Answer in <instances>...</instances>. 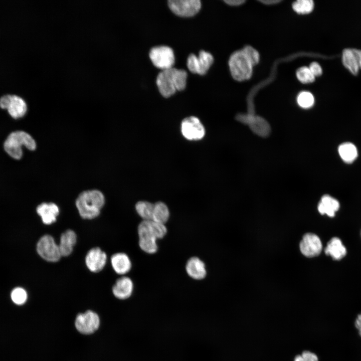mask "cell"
I'll list each match as a JSON object with an SVG mask.
<instances>
[{
  "mask_svg": "<svg viewBox=\"0 0 361 361\" xmlns=\"http://www.w3.org/2000/svg\"><path fill=\"white\" fill-rule=\"evenodd\" d=\"M187 73L183 69L170 68L162 70L157 75L156 84L160 94L169 97L186 86Z\"/></svg>",
  "mask_w": 361,
  "mask_h": 361,
  "instance_id": "1",
  "label": "cell"
},
{
  "mask_svg": "<svg viewBox=\"0 0 361 361\" xmlns=\"http://www.w3.org/2000/svg\"><path fill=\"white\" fill-rule=\"evenodd\" d=\"M105 203L103 194L96 190L82 192L76 201L80 216L84 219H93L99 216Z\"/></svg>",
  "mask_w": 361,
  "mask_h": 361,
  "instance_id": "2",
  "label": "cell"
},
{
  "mask_svg": "<svg viewBox=\"0 0 361 361\" xmlns=\"http://www.w3.org/2000/svg\"><path fill=\"white\" fill-rule=\"evenodd\" d=\"M23 146L30 150H34L36 148V143L31 135L26 132L20 130L10 133L4 144L6 152L15 159H20L22 158Z\"/></svg>",
  "mask_w": 361,
  "mask_h": 361,
  "instance_id": "3",
  "label": "cell"
},
{
  "mask_svg": "<svg viewBox=\"0 0 361 361\" xmlns=\"http://www.w3.org/2000/svg\"><path fill=\"white\" fill-rule=\"evenodd\" d=\"M229 65L232 77L237 81L248 80L252 76L253 66L242 50L232 54Z\"/></svg>",
  "mask_w": 361,
  "mask_h": 361,
  "instance_id": "4",
  "label": "cell"
},
{
  "mask_svg": "<svg viewBox=\"0 0 361 361\" xmlns=\"http://www.w3.org/2000/svg\"><path fill=\"white\" fill-rule=\"evenodd\" d=\"M149 57L153 64L162 70L172 68L175 60L173 50L166 46L152 48L149 52Z\"/></svg>",
  "mask_w": 361,
  "mask_h": 361,
  "instance_id": "5",
  "label": "cell"
},
{
  "mask_svg": "<svg viewBox=\"0 0 361 361\" xmlns=\"http://www.w3.org/2000/svg\"><path fill=\"white\" fill-rule=\"evenodd\" d=\"M0 107L8 110L14 119L23 117L27 111L25 101L20 96L14 94H6L0 98Z\"/></svg>",
  "mask_w": 361,
  "mask_h": 361,
  "instance_id": "6",
  "label": "cell"
},
{
  "mask_svg": "<svg viewBox=\"0 0 361 361\" xmlns=\"http://www.w3.org/2000/svg\"><path fill=\"white\" fill-rule=\"evenodd\" d=\"M37 251L43 259L48 262H57L62 256L58 245L49 235H45L40 239L37 243Z\"/></svg>",
  "mask_w": 361,
  "mask_h": 361,
  "instance_id": "7",
  "label": "cell"
},
{
  "mask_svg": "<svg viewBox=\"0 0 361 361\" xmlns=\"http://www.w3.org/2000/svg\"><path fill=\"white\" fill-rule=\"evenodd\" d=\"M100 325V318L95 312L89 310L78 314L76 318L75 326L81 333L90 334L96 331Z\"/></svg>",
  "mask_w": 361,
  "mask_h": 361,
  "instance_id": "8",
  "label": "cell"
},
{
  "mask_svg": "<svg viewBox=\"0 0 361 361\" xmlns=\"http://www.w3.org/2000/svg\"><path fill=\"white\" fill-rule=\"evenodd\" d=\"M214 61L213 56L209 52L202 50L197 56L191 54L187 59V66L189 70L200 75L205 74Z\"/></svg>",
  "mask_w": 361,
  "mask_h": 361,
  "instance_id": "9",
  "label": "cell"
},
{
  "mask_svg": "<svg viewBox=\"0 0 361 361\" xmlns=\"http://www.w3.org/2000/svg\"><path fill=\"white\" fill-rule=\"evenodd\" d=\"M181 132L185 138L190 140H198L205 135V129L197 117L190 116L184 119L181 123Z\"/></svg>",
  "mask_w": 361,
  "mask_h": 361,
  "instance_id": "10",
  "label": "cell"
},
{
  "mask_svg": "<svg viewBox=\"0 0 361 361\" xmlns=\"http://www.w3.org/2000/svg\"><path fill=\"white\" fill-rule=\"evenodd\" d=\"M236 120L249 125L251 130L257 135L266 137L270 133L271 128L269 124L264 118L252 114H239Z\"/></svg>",
  "mask_w": 361,
  "mask_h": 361,
  "instance_id": "11",
  "label": "cell"
},
{
  "mask_svg": "<svg viewBox=\"0 0 361 361\" xmlns=\"http://www.w3.org/2000/svg\"><path fill=\"white\" fill-rule=\"evenodd\" d=\"M168 5L176 15L188 17L195 15L199 11L201 3L199 0H169Z\"/></svg>",
  "mask_w": 361,
  "mask_h": 361,
  "instance_id": "12",
  "label": "cell"
},
{
  "mask_svg": "<svg viewBox=\"0 0 361 361\" xmlns=\"http://www.w3.org/2000/svg\"><path fill=\"white\" fill-rule=\"evenodd\" d=\"M301 252L306 257H313L319 255L322 249L321 240L313 233L304 235L300 243Z\"/></svg>",
  "mask_w": 361,
  "mask_h": 361,
  "instance_id": "13",
  "label": "cell"
},
{
  "mask_svg": "<svg viewBox=\"0 0 361 361\" xmlns=\"http://www.w3.org/2000/svg\"><path fill=\"white\" fill-rule=\"evenodd\" d=\"M107 255L99 247L91 248L85 257V264L92 272L97 273L101 271L105 266Z\"/></svg>",
  "mask_w": 361,
  "mask_h": 361,
  "instance_id": "14",
  "label": "cell"
},
{
  "mask_svg": "<svg viewBox=\"0 0 361 361\" xmlns=\"http://www.w3.org/2000/svg\"><path fill=\"white\" fill-rule=\"evenodd\" d=\"M133 290V282L130 278L126 276L118 278L112 287V292L114 296L121 300L129 298Z\"/></svg>",
  "mask_w": 361,
  "mask_h": 361,
  "instance_id": "15",
  "label": "cell"
},
{
  "mask_svg": "<svg viewBox=\"0 0 361 361\" xmlns=\"http://www.w3.org/2000/svg\"><path fill=\"white\" fill-rule=\"evenodd\" d=\"M36 210L43 223L46 225L55 222L60 212L58 206L53 203H42L37 207Z\"/></svg>",
  "mask_w": 361,
  "mask_h": 361,
  "instance_id": "16",
  "label": "cell"
},
{
  "mask_svg": "<svg viewBox=\"0 0 361 361\" xmlns=\"http://www.w3.org/2000/svg\"><path fill=\"white\" fill-rule=\"evenodd\" d=\"M324 252L333 260L339 261L345 257L347 250L341 239L334 237L328 242L324 249Z\"/></svg>",
  "mask_w": 361,
  "mask_h": 361,
  "instance_id": "17",
  "label": "cell"
},
{
  "mask_svg": "<svg viewBox=\"0 0 361 361\" xmlns=\"http://www.w3.org/2000/svg\"><path fill=\"white\" fill-rule=\"evenodd\" d=\"M186 270L188 274L195 280H202L207 275L206 266L203 261L197 257H193L186 263Z\"/></svg>",
  "mask_w": 361,
  "mask_h": 361,
  "instance_id": "18",
  "label": "cell"
},
{
  "mask_svg": "<svg viewBox=\"0 0 361 361\" xmlns=\"http://www.w3.org/2000/svg\"><path fill=\"white\" fill-rule=\"evenodd\" d=\"M111 264L114 271L120 275L128 273L131 268V262L127 254L117 253L111 257Z\"/></svg>",
  "mask_w": 361,
  "mask_h": 361,
  "instance_id": "19",
  "label": "cell"
},
{
  "mask_svg": "<svg viewBox=\"0 0 361 361\" xmlns=\"http://www.w3.org/2000/svg\"><path fill=\"white\" fill-rule=\"evenodd\" d=\"M77 242V236L74 231L67 230L60 237L58 244L62 256H68L73 252V247Z\"/></svg>",
  "mask_w": 361,
  "mask_h": 361,
  "instance_id": "20",
  "label": "cell"
},
{
  "mask_svg": "<svg viewBox=\"0 0 361 361\" xmlns=\"http://www.w3.org/2000/svg\"><path fill=\"white\" fill-rule=\"evenodd\" d=\"M340 208L339 202L334 198L327 195L322 197L318 205V211L321 215H326L329 217H334Z\"/></svg>",
  "mask_w": 361,
  "mask_h": 361,
  "instance_id": "21",
  "label": "cell"
},
{
  "mask_svg": "<svg viewBox=\"0 0 361 361\" xmlns=\"http://www.w3.org/2000/svg\"><path fill=\"white\" fill-rule=\"evenodd\" d=\"M342 61L343 65L353 74H356L359 69L357 60L353 48H347L343 50Z\"/></svg>",
  "mask_w": 361,
  "mask_h": 361,
  "instance_id": "22",
  "label": "cell"
},
{
  "mask_svg": "<svg viewBox=\"0 0 361 361\" xmlns=\"http://www.w3.org/2000/svg\"><path fill=\"white\" fill-rule=\"evenodd\" d=\"M341 158L345 162H352L357 156V150L355 146L350 142L341 144L338 148Z\"/></svg>",
  "mask_w": 361,
  "mask_h": 361,
  "instance_id": "23",
  "label": "cell"
},
{
  "mask_svg": "<svg viewBox=\"0 0 361 361\" xmlns=\"http://www.w3.org/2000/svg\"><path fill=\"white\" fill-rule=\"evenodd\" d=\"M169 217V211L167 206L163 202L154 204L152 220L164 224Z\"/></svg>",
  "mask_w": 361,
  "mask_h": 361,
  "instance_id": "24",
  "label": "cell"
},
{
  "mask_svg": "<svg viewBox=\"0 0 361 361\" xmlns=\"http://www.w3.org/2000/svg\"><path fill=\"white\" fill-rule=\"evenodd\" d=\"M154 204L147 201H139L135 205V209L143 220H152Z\"/></svg>",
  "mask_w": 361,
  "mask_h": 361,
  "instance_id": "25",
  "label": "cell"
},
{
  "mask_svg": "<svg viewBox=\"0 0 361 361\" xmlns=\"http://www.w3.org/2000/svg\"><path fill=\"white\" fill-rule=\"evenodd\" d=\"M156 240V238L151 237L139 238V246L140 249L145 253H155L158 249Z\"/></svg>",
  "mask_w": 361,
  "mask_h": 361,
  "instance_id": "26",
  "label": "cell"
},
{
  "mask_svg": "<svg viewBox=\"0 0 361 361\" xmlns=\"http://www.w3.org/2000/svg\"><path fill=\"white\" fill-rule=\"evenodd\" d=\"M292 7L297 13L306 14L313 10L314 3L312 0H298L293 3Z\"/></svg>",
  "mask_w": 361,
  "mask_h": 361,
  "instance_id": "27",
  "label": "cell"
},
{
  "mask_svg": "<svg viewBox=\"0 0 361 361\" xmlns=\"http://www.w3.org/2000/svg\"><path fill=\"white\" fill-rule=\"evenodd\" d=\"M297 103L300 106L304 108H308L311 107L314 102L313 95L306 91L302 92L298 95Z\"/></svg>",
  "mask_w": 361,
  "mask_h": 361,
  "instance_id": "28",
  "label": "cell"
},
{
  "mask_svg": "<svg viewBox=\"0 0 361 361\" xmlns=\"http://www.w3.org/2000/svg\"><path fill=\"white\" fill-rule=\"evenodd\" d=\"M298 79L302 83H309L313 82L315 76L312 74L309 68L302 67L299 68L296 72Z\"/></svg>",
  "mask_w": 361,
  "mask_h": 361,
  "instance_id": "29",
  "label": "cell"
},
{
  "mask_svg": "<svg viewBox=\"0 0 361 361\" xmlns=\"http://www.w3.org/2000/svg\"><path fill=\"white\" fill-rule=\"evenodd\" d=\"M11 298L15 304L22 305L25 303L27 299V293L24 289L17 287L12 291Z\"/></svg>",
  "mask_w": 361,
  "mask_h": 361,
  "instance_id": "30",
  "label": "cell"
},
{
  "mask_svg": "<svg viewBox=\"0 0 361 361\" xmlns=\"http://www.w3.org/2000/svg\"><path fill=\"white\" fill-rule=\"evenodd\" d=\"M242 51L252 66L256 65L258 63L259 54L254 48L250 46H247Z\"/></svg>",
  "mask_w": 361,
  "mask_h": 361,
  "instance_id": "31",
  "label": "cell"
},
{
  "mask_svg": "<svg viewBox=\"0 0 361 361\" xmlns=\"http://www.w3.org/2000/svg\"><path fill=\"white\" fill-rule=\"evenodd\" d=\"M293 361H318V358L315 353L304 350L300 354L295 356Z\"/></svg>",
  "mask_w": 361,
  "mask_h": 361,
  "instance_id": "32",
  "label": "cell"
},
{
  "mask_svg": "<svg viewBox=\"0 0 361 361\" xmlns=\"http://www.w3.org/2000/svg\"><path fill=\"white\" fill-rule=\"evenodd\" d=\"M309 70L312 74L315 76H319L321 75L322 70L320 65L317 62H312L309 66Z\"/></svg>",
  "mask_w": 361,
  "mask_h": 361,
  "instance_id": "33",
  "label": "cell"
},
{
  "mask_svg": "<svg viewBox=\"0 0 361 361\" xmlns=\"http://www.w3.org/2000/svg\"><path fill=\"white\" fill-rule=\"evenodd\" d=\"M354 324L358 331L359 335L361 336V313L357 315Z\"/></svg>",
  "mask_w": 361,
  "mask_h": 361,
  "instance_id": "34",
  "label": "cell"
},
{
  "mask_svg": "<svg viewBox=\"0 0 361 361\" xmlns=\"http://www.w3.org/2000/svg\"><path fill=\"white\" fill-rule=\"evenodd\" d=\"M225 3L231 6H239L245 2L244 1L242 0H227L225 1Z\"/></svg>",
  "mask_w": 361,
  "mask_h": 361,
  "instance_id": "35",
  "label": "cell"
},
{
  "mask_svg": "<svg viewBox=\"0 0 361 361\" xmlns=\"http://www.w3.org/2000/svg\"><path fill=\"white\" fill-rule=\"evenodd\" d=\"M353 51L356 57L358 66L361 68V50L353 48Z\"/></svg>",
  "mask_w": 361,
  "mask_h": 361,
  "instance_id": "36",
  "label": "cell"
},
{
  "mask_svg": "<svg viewBox=\"0 0 361 361\" xmlns=\"http://www.w3.org/2000/svg\"><path fill=\"white\" fill-rule=\"evenodd\" d=\"M279 1H262L261 2L266 5H272L279 2Z\"/></svg>",
  "mask_w": 361,
  "mask_h": 361,
  "instance_id": "37",
  "label": "cell"
},
{
  "mask_svg": "<svg viewBox=\"0 0 361 361\" xmlns=\"http://www.w3.org/2000/svg\"><path fill=\"white\" fill-rule=\"evenodd\" d=\"M360 236H361V232H360Z\"/></svg>",
  "mask_w": 361,
  "mask_h": 361,
  "instance_id": "38",
  "label": "cell"
}]
</instances>
